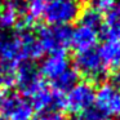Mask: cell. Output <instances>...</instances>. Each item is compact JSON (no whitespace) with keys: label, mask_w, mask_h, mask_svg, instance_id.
I'll use <instances>...</instances> for the list:
<instances>
[{"label":"cell","mask_w":120,"mask_h":120,"mask_svg":"<svg viewBox=\"0 0 120 120\" xmlns=\"http://www.w3.org/2000/svg\"><path fill=\"white\" fill-rule=\"evenodd\" d=\"M32 120H66V117L61 111L47 110V111H40L38 115L32 117Z\"/></svg>","instance_id":"cell-18"},{"label":"cell","mask_w":120,"mask_h":120,"mask_svg":"<svg viewBox=\"0 0 120 120\" xmlns=\"http://www.w3.org/2000/svg\"><path fill=\"white\" fill-rule=\"evenodd\" d=\"M79 78L80 76L75 71V68L68 67L60 76L52 80V89L61 94H66L79 83Z\"/></svg>","instance_id":"cell-13"},{"label":"cell","mask_w":120,"mask_h":120,"mask_svg":"<svg viewBox=\"0 0 120 120\" xmlns=\"http://www.w3.org/2000/svg\"><path fill=\"white\" fill-rule=\"evenodd\" d=\"M34 109L29 99L18 93H9L0 102L1 120H32Z\"/></svg>","instance_id":"cell-5"},{"label":"cell","mask_w":120,"mask_h":120,"mask_svg":"<svg viewBox=\"0 0 120 120\" xmlns=\"http://www.w3.org/2000/svg\"><path fill=\"white\" fill-rule=\"evenodd\" d=\"M27 1V14L34 19L36 23L41 22L45 7L50 0H26Z\"/></svg>","instance_id":"cell-16"},{"label":"cell","mask_w":120,"mask_h":120,"mask_svg":"<svg viewBox=\"0 0 120 120\" xmlns=\"http://www.w3.org/2000/svg\"><path fill=\"white\" fill-rule=\"evenodd\" d=\"M83 9L76 0H50L43 14V23L49 26L76 23Z\"/></svg>","instance_id":"cell-3"},{"label":"cell","mask_w":120,"mask_h":120,"mask_svg":"<svg viewBox=\"0 0 120 120\" xmlns=\"http://www.w3.org/2000/svg\"><path fill=\"white\" fill-rule=\"evenodd\" d=\"M94 103L106 117L120 116V89L112 83H103L96 92Z\"/></svg>","instance_id":"cell-6"},{"label":"cell","mask_w":120,"mask_h":120,"mask_svg":"<svg viewBox=\"0 0 120 120\" xmlns=\"http://www.w3.org/2000/svg\"><path fill=\"white\" fill-rule=\"evenodd\" d=\"M16 83V66L0 60V89L12 88Z\"/></svg>","instance_id":"cell-15"},{"label":"cell","mask_w":120,"mask_h":120,"mask_svg":"<svg viewBox=\"0 0 120 120\" xmlns=\"http://www.w3.org/2000/svg\"><path fill=\"white\" fill-rule=\"evenodd\" d=\"M79 120H109L96 106H90L89 109L80 112V119Z\"/></svg>","instance_id":"cell-17"},{"label":"cell","mask_w":120,"mask_h":120,"mask_svg":"<svg viewBox=\"0 0 120 120\" xmlns=\"http://www.w3.org/2000/svg\"><path fill=\"white\" fill-rule=\"evenodd\" d=\"M114 81L115 83H112V84H115V85L120 89V70L116 71V72H114Z\"/></svg>","instance_id":"cell-20"},{"label":"cell","mask_w":120,"mask_h":120,"mask_svg":"<svg viewBox=\"0 0 120 120\" xmlns=\"http://www.w3.org/2000/svg\"><path fill=\"white\" fill-rule=\"evenodd\" d=\"M94 97H96V89L93 84L88 81L78 83L65 97L66 109L74 114L83 112L84 110L93 106Z\"/></svg>","instance_id":"cell-7"},{"label":"cell","mask_w":120,"mask_h":120,"mask_svg":"<svg viewBox=\"0 0 120 120\" xmlns=\"http://www.w3.org/2000/svg\"><path fill=\"white\" fill-rule=\"evenodd\" d=\"M97 41H98V35L96 31L85 26H78L75 30H72L70 47L74 49L75 53H80L94 48Z\"/></svg>","instance_id":"cell-11"},{"label":"cell","mask_w":120,"mask_h":120,"mask_svg":"<svg viewBox=\"0 0 120 120\" xmlns=\"http://www.w3.org/2000/svg\"><path fill=\"white\" fill-rule=\"evenodd\" d=\"M72 62L74 68L79 74V76L85 78V80L93 85L101 83L109 75V71L105 67L96 47L80 53H75Z\"/></svg>","instance_id":"cell-1"},{"label":"cell","mask_w":120,"mask_h":120,"mask_svg":"<svg viewBox=\"0 0 120 120\" xmlns=\"http://www.w3.org/2000/svg\"><path fill=\"white\" fill-rule=\"evenodd\" d=\"M68 57L66 54L65 50L62 52H56L50 53L49 57H47L43 63L40 65V74L43 78H47L49 80H53L57 76H60L63 71H66L68 68Z\"/></svg>","instance_id":"cell-9"},{"label":"cell","mask_w":120,"mask_h":120,"mask_svg":"<svg viewBox=\"0 0 120 120\" xmlns=\"http://www.w3.org/2000/svg\"><path fill=\"white\" fill-rule=\"evenodd\" d=\"M23 97H32L43 85H45L39 67L32 61H23L16 67V83Z\"/></svg>","instance_id":"cell-4"},{"label":"cell","mask_w":120,"mask_h":120,"mask_svg":"<svg viewBox=\"0 0 120 120\" xmlns=\"http://www.w3.org/2000/svg\"><path fill=\"white\" fill-rule=\"evenodd\" d=\"M89 5L92 8L97 9L98 12H101L102 14H105L115 5V0H92Z\"/></svg>","instance_id":"cell-19"},{"label":"cell","mask_w":120,"mask_h":120,"mask_svg":"<svg viewBox=\"0 0 120 120\" xmlns=\"http://www.w3.org/2000/svg\"><path fill=\"white\" fill-rule=\"evenodd\" d=\"M79 4H81L83 7H86V5H89V3H90L92 0H76Z\"/></svg>","instance_id":"cell-21"},{"label":"cell","mask_w":120,"mask_h":120,"mask_svg":"<svg viewBox=\"0 0 120 120\" xmlns=\"http://www.w3.org/2000/svg\"><path fill=\"white\" fill-rule=\"evenodd\" d=\"M3 97H4V94H3V90L0 89V102H1V99H3Z\"/></svg>","instance_id":"cell-22"},{"label":"cell","mask_w":120,"mask_h":120,"mask_svg":"<svg viewBox=\"0 0 120 120\" xmlns=\"http://www.w3.org/2000/svg\"><path fill=\"white\" fill-rule=\"evenodd\" d=\"M35 30L38 31V40L44 53H56L68 49L72 38V29L70 25L49 26L40 22Z\"/></svg>","instance_id":"cell-2"},{"label":"cell","mask_w":120,"mask_h":120,"mask_svg":"<svg viewBox=\"0 0 120 120\" xmlns=\"http://www.w3.org/2000/svg\"><path fill=\"white\" fill-rule=\"evenodd\" d=\"M97 49L107 71L116 72L120 68V40H105L101 47Z\"/></svg>","instance_id":"cell-10"},{"label":"cell","mask_w":120,"mask_h":120,"mask_svg":"<svg viewBox=\"0 0 120 120\" xmlns=\"http://www.w3.org/2000/svg\"><path fill=\"white\" fill-rule=\"evenodd\" d=\"M16 35L18 38L25 61L39 60L44 54V50H43L39 40L32 34V31H21V32H16Z\"/></svg>","instance_id":"cell-12"},{"label":"cell","mask_w":120,"mask_h":120,"mask_svg":"<svg viewBox=\"0 0 120 120\" xmlns=\"http://www.w3.org/2000/svg\"><path fill=\"white\" fill-rule=\"evenodd\" d=\"M76 23L79 26H85L88 29H92L98 35V31L103 26V14L101 12H98L97 9L92 8L90 5H86L84 7L83 12L80 14V18Z\"/></svg>","instance_id":"cell-14"},{"label":"cell","mask_w":120,"mask_h":120,"mask_svg":"<svg viewBox=\"0 0 120 120\" xmlns=\"http://www.w3.org/2000/svg\"><path fill=\"white\" fill-rule=\"evenodd\" d=\"M13 1H22V0H13Z\"/></svg>","instance_id":"cell-23"},{"label":"cell","mask_w":120,"mask_h":120,"mask_svg":"<svg viewBox=\"0 0 120 120\" xmlns=\"http://www.w3.org/2000/svg\"><path fill=\"white\" fill-rule=\"evenodd\" d=\"M32 109L36 111H47V110H57L66 107V98L65 94H61L58 92L49 89L47 85H43L32 97H30Z\"/></svg>","instance_id":"cell-8"}]
</instances>
